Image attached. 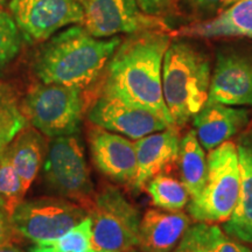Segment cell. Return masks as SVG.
Instances as JSON below:
<instances>
[{
    "instance_id": "cell-25",
    "label": "cell",
    "mask_w": 252,
    "mask_h": 252,
    "mask_svg": "<svg viewBox=\"0 0 252 252\" xmlns=\"http://www.w3.org/2000/svg\"><path fill=\"white\" fill-rule=\"evenodd\" d=\"M216 224L196 222L185 232L184 237L171 252H215L214 237Z\"/></svg>"
},
{
    "instance_id": "cell-4",
    "label": "cell",
    "mask_w": 252,
    "mask_h": 252,
    "mask_svg": "<svg viewBox=\"0 0 252 252\" xmlns=\"http://www.w3.org/2000/svg\"><path fill=\"white\" fill-rule=\"evenodd\" d=\"M88 105L86 90L42 82L33 84L21 100L27 123L49 138L76 134Z\"/></svg>"
},
{
    "instance_id": "cell-31",
    "label": "cell",
    "mask_w": 252,
    "mask_h": 252,
    "mask_svg": "<svg viewBox=\"0 0 252 252\" xmlns=\"http://www.w3.org/2000/svg\"><path fill=\"white\" fill-rule=\"evenodd\" d=\"M0 252H25L23 249L19 248L15 242H8V243L0 244Z\"/></svg>"
},
{
    "instance_id": "cell-33",
    "label": "cell",
    "mask_w": 252,
    "mask_h": 252,
    "mask_svg": "<svg viewBox=\"0 0 252 252\" xmlns=\"http://www.w3.org/2000/svg\"><path fill=\"white\" fill-rule=\"evenodd\" d=\"M8 0H0V11H2V8L5 7L6 4H7Z\"/></svg>"
},
{
    "instance_id": "cell-22",
    "label": "cell",
    "mask_w": 252,
    "mask_h": 252,
    "mask_svg": "<svg viewBox=\"0 0 252 252\" xmlns=\"http://www.w3.org/2000/svg\"><path fill=\"white\" fill-rule=\"evenodd\" d=\"M151 201L157 208L167 212H181L189 203V194L181 181L172 176L158 174L145 186Z\"/></svg>"
},
{
    "instance_id": "cell-32",
    "label": "cell",
    "mask_w": 252,
    "mask_h": 252,
    "mask_svg": "<svg viewBox=\"0 0 252 252\" xmlns=\"http://www.w3.org/2000/svg\"><path fill=\"white\" fill-rule=\"evenodd\" d=\"M28 252H60L56 250L52 245H45V244H34V247H32Z\"/></svg>"
},
{
    "instance_id": "cell-34",
    "label": "cell",
    "mask_w": 252,
    "mask_h": 252,
    "mask_svg": "<svg viewBox=\"0 0 252 252\" xmlns=\"http://www.w3.org/2000/svg\"><path fill=\"white\" fill-rule=\"evenodd\" d=\"M128 252H140V251H138L137 249H133V250H131V251H128Z\"/></svg>"
},
{
    "instance_id": "cell-5",
    "label": "cell",
    "mask_w": 252,
    "mask_h": 252,
    "mask_svg": "<svg viewBox=\"0 0 252 252\" xmlns=\"http://www.w3.org/2000/svg\"><path fill=\"white\" fill-rule=\"evenodd\" d=\"M207 165L202 193L189 201L188 214L200 223H224L234 212L239 193L241 172L236 144L225 141L210 151Z\"/></svg>"
},
{
    "instance_id": "cell-29",
    "label": "cell",
    "mask_w": 252,
    "mask_h": 252,
    "mask_svg": "<svg viewBox=\"0 0 252 252\" xmlns=\"http://www.w3.org/2000/svg\"><path fill=\"white\" fill-rule=\"evenodd\" d=\"M236 1L238 0H188L189 5L200 13H213L226 6H231Z\"/></svg>"
},
{
    "instance_id": "cell-12",
    "label": "cell",
    "mask_w": 252,
    "mask_h": 252,
    "mask_svg": "<svg viewBox=\"0 0 252 252\" xmlns=\"http://www.w3.org/2000/svg\"><path fill=\"white\" fill-rule=\"evenodd\" d=\"M91 158L100 173L118 184L132 185L137 175L134 141L93 125L88 131Z\"/></svg>"
},
{
    "instance_id": "cell-7",
    "label": "cell",
    "mask_w": 252,
    "mask_h": 252,
    "mask_svg": "<svg viewBox=\"0 0 252 252\" xmlns=\"http://www.w3.org/2000/svg\"><path fill=\"white\" fill-rule=\"evenodd\" d=\"M43 179L60 196L89 210L94 196V184L76 134L52 138L43 165Z\"/></svg>"
},
{
    "instance_id": "cell-30",
    "label": "cell",
    "mask_w": 252,
    "mask_h": 252,
    "mask_svg": "<svg viewBox=\"0 0 252 252\" xmlns=\"http://www.w3.org/2000/svg\"><path fill=\"white\" fill-rule=\"evenodd\" d=\"M135 1L138 2L141 11L147 14L157 15V17L166 11L169 4V0H135Z\"/></svg>"
},
{
    "instance_id": "cell-20",
    "label": "cell",
    "mask_w": 252,
    "mask_h": 252,
    "mask_svg": "<svg viewBox=\"0 0 252 252\" xmlns=\"http://www.w3.org/2000/svg\"><path fill=\"white\" fill-rule=\"evenodd\" d=\"M176 162L180 169L181 182L187 189L190 200H195L202 193L208 168L204 149L195 131H189L180 139Z\"/></svg>"
},
{
    "instance_id": "cell-19",
    "label": "cell",
    "mask_w": 252,
    "mask_h": 252,
    "mask_svg": "<svg viewBox=\"0 0 252 252\" xmlns=\"http://www.w3.org/2000/svg\"><path fill=\"white\" fill-rule=\"evenodd\" d=\"M45 151L46 145L42 133L28 124L15 135L6 149V153L20 176L26 191L40 171Z\"/></svg>"
},
{
    "instance_id": "cell-24",
    "label": "cell",
    "mask_w": 252,
    "mask_h": 252,
    "mask_svg": "<svg viewBox=\"0 0 252 252\" xmlns=\"http://www.w3.org/2000/svg\"><path fill=\"white\" fill-rule=\"evenodd\" d=\"M37 244L52 245L60 252H98L94 247L89 215L61 237Z\"/></svg>"
},
{
    "instance_id": "cell-26",
    "label": "cell",
    "mask_w": 252,
    "mask_h": 252,
    "mask_svg": "<svg viewBox=\"0 0 252 252\" xmlns=\"http://www.w3.org/2000/svg\"><path fill=\"white\" fill-rule=\"evenodd\" d=\"M21 47V33L8 12L0 11V68L18 55Z\"/></svg>"
},
{
    "instance_id": "cell-13",
    "label": "cell",
    "mask_w": 252,
    "mask_h": 252,
    "mask_svg": "<svg viewBox=\"0 0 252 252\" xmlns=\"http://www.w3.org/2000/svg\"><path fill=\"white\" fill-rule=\"evenodd\" d=\"M207 103L252 105V58L236 52L219 53Z\"/></svg>"
},
{
    "instance_id": "cell-8",
    "label": "cell",
    "mask_w": 252,
    "mask_h": 252,
    "mask_svg": "<svg viewBox=\"0 0 252 252\" xmlns=\"http://www.w3.org/2000/svg\"><path fill=\"white\" fill-rule=\"evenodd\" d=\"M88 215L86 208L67 198L42 197L24 200L11 219L20 237L37 244L61 237Z\"/></svg>"
},
{
    "instance_id": "cell-11",
    "label": "cell",
    "mask_w": 252,
    "mask_h": 252,
    "mask_svg": "<svg viewBox=\"0 0 252 252\" xmlns=\"http://www.w3.org/2000/svg\"><path fill=\"white\" fill-rule=\"evenodd\" d=\"M82 26L94 37L168 31L161 19L141 11L135 0H86Z\"/></svg>"
},
{
    "instance_id": "cell-3",
    "label": "cell",
    "mask_w": 252,
    "mask_h": 252,
    "mask_svg": "<svg viewBox=\"0 0 252 252\" xmlns=\"http://www.w3.org/2000/svg\"><path fill=\"white\" fill-rule=\"evenodd\" d=\"M210 81L207 56L185 41H171L162 61V94L176 127H184L203 108Z\"/></svg>"
},
{
    "instance_id": "cell-16",
    "label": "cell",
    "mask_w": 252,
    "mask_h": 252,
    "mask_svg": "<svg viewBox=\"0 0 252 252\" xmlns=\"http://www.w3.org/2000/svg\"><path fill=\"white\" fill-rule=\"evenodd\" d=\"M190 226L184 212L149 209L140 220L138 249L140 252H171Z\"/></svg>"
},
{
    "instance_id": "cell-28",
    "label": "cell",
    "mask_w": 252,
    "mask_h": 252,
    "mask_svg": "<svg viewBox=\"0 0 252 252\" xmlns=\"http://www.w3.org/2000/svg\"><path fill=\"white\" fill-rule=\"evenodd\" d=\"M19 237L20 235L18 234L13 223H12L11 215L4 208L0 207V244L17 242Z\"/></svg>"
},
{
    "instance_id": "cell-9",
    "label": "cell",
    "mask_w": 252,
    "mask_h": 252,
    "mask_svg": "<svg viewBox=\"0 0 252 252\" xmlns=\"http://www.w3.org/2000/svg\"><path fill=\"white\" fill-rule=\"evenodd\" d=\"M87 117L93 125L133 140L172 126L156 112L128 102L102 87L88 106Z\"/></svg>"
},
{
    "instance_id": "cell-15",
    "label": "cell",
    "mask_w": 252,
    "mask_h": 252,
    "mask_svg": "<svg viewBox=\"0 0 252 252\" xmlns=\"http://www.w3.org/2000/svg\"><path fill=\"white\" fill-rule=\"evenodd\" d=\"M249 113L244 109L220 103H207L193 118L195 133L200 144L207 151H212L247 126Z\"/></svg>"
},
{
    "instance_id": "cell-10",
    "label": "cell",
    "mask_w": 252,
    "mask_h": 252,
    "mask_svg": "<svg viewBox=\"0 0 252 252\" xmlns=\"http://www.w3.org/2000/svg\"><path fill=\"white\" fill-rule=\"evenodd\" d=\"M86 0H11L9 14L31 42H45L56 32L84 20Z\"/></svg>"
},
{
    "instance_id": "cell-6",
    "label": "cell",
    "mask_w": 252,
    "mask_h": 252,
    "mask_svg": "<svg viewBox=\"0 0 252 252\" xmlns=\"http://www.w3.org/2000/svg\"><path fill=\"white\" fill-rule=\"evenodd\" d=\"M94 247L98 252H128L138 247L140 214L113 186L94 194L88 210Z\"/></svg>"
},
{
    "instance_id": "cell-1",
    "label": "cell",
    "mask_w": 252,
    "mask_h": 252,
    "mask_svg": "<svg viewBox=\"0 0 252 252\" xmlns=\"http://www.w3.org/2000/svg\"><path fill=\"white\" fill-rule=\"evenodd\" d=\"M171 37L162 31L130 34L110 59L102 88L149 109L175 126L162 94V61Z\"/></svg>"
},
{
    "instance_id": "cell-23",
    "label": "cell",
    "mask_w": 252,
    "mask_h": 252,
    "mask_svg": "<svg viewBox=\"0 0 252 252\" xmlns=\"http://www.w3.org/2000/svg\"><path fill=\"white\" fill-rule=\"evenodd\" d=\"M26 193L20 176L5 151L0 157V207L12 216L17 207L24 201Z\"/></svg>"
},
{
    "instance_id": "cell-2",
    "label": "cell",
    "mask_w": 252,
    "mask_h": 252,
    "mask_svg": "<svg viewBox=\"0 0 252 252\" xmlns=\"http://www.w3.org/2000/svg\"><path fill=\"white\" fill-rule=\"evenodd\" d=\"M122 39L94 37L82 25H72L43 42L33 60V72L42 83L87 90L97 83Z\"/></svg>"
},
{
    "instance_id": "cell-17",
    "label": "cell",
    "mask_w": 252,
    "mask_h": 252,
    "mask_svg": "<svg viewBox=\"0 0 252 252\" xmlns=\"http://www.w3.org/2000/svg\"><path fill=\"white\" fill-rule=\"evenodd\" d=\"M237 146L239 159V193L231 216L223 223V231L242 243L252 244V135L241 138Z\"/></svg>"
},
{
    "instance_id": "cell-18",
    "label": "cell",
    "mask_w": 252,
    "mask_h": 252,
    "mask_svg": "<svg viewBox=\"0 0 252 252\" xmlns=\"http://www.w3.org/2000/svg\"><path fill=\"white\" fill-rule=\"evenodd\" d=\"M179 36L252 37V0H238L209 21L189 25L175 32Z\"/></svg>"
},
{
    "instance_id": "cell-14",
    "label": "cell",
    "mask_w": 252,
    "mask_h": 252,
    "mask_svg": "<svg viewBox=\"0 0 252 252\" xmlns=\"http://www.w3.org/2000/svg\"><path fill=\"white\" fill-rule=\"evenodd\" d=\"M179 131L176 126L147 134L134 140L137 154V175L132 186L138 190L147 182L176 162L179 153Z\"/></svg>"
},
{
    "instance_id": "cell-27",
    "label": "cell",
    "mask_w": 252,
    "mask_h": 252,
    "mask_svg": "<svg viewBox=\"0 0 252 252\" xmlns=\"http://www.w3.org/2000/svg\"><path fill=\"white\" fill-rule=\"evenodd\" d=\"M214 251L215 252H252L250 248L237 239L230 237L220 226L216 225L214 237Z\"/></svg>"
},
{
    "instance_id": "cell-21",
    "label": "cell",
    "mask_w": 252,
    "mask_h": 252,
    "mask_svg": "<svg viewBox=\"0 0 252 252\" xmlns=\"http://www.w3.org/2000/svg\"><path fill=\"white\" fill-rule=\"evenodd\" d=\"M26 125L27 119L13 88L0 81V157Z\"/></svg>"
}]
</instances>
